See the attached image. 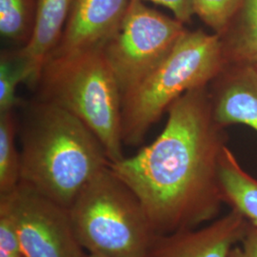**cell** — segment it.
I'll list each match as a JSON object with an SVG mask.
<instances>
[{
	"instance_id": "obj_7",
	"label": "cell",
	"mask_w": 257,
	"mask_h": 257,
	"mask_svg": "<svg viewBox=\"0 0 257 257\" xmlns=\"http://www.w3.org/2000/svg\"><path fill=\"white\" fill-rule=\"evenodd\" d=\"M0 213L12 221L24 257H87L69 209L26 184L0 195Z\"/></svg>"
},
{
	"instance_id": "obj_19",
	"label": "cell",
	"mask_w": 257,
	"mask_h": 257,
	"mask_svg": "<svg viewBox=\"0 0 257 257\" xmlns=\"http://www.w3.org/2000/svg\"><path fill=\"white\" fill-rule=\"evenodd\" d=\"M138 1H150L158 5L164 6L171 10L175 19L181 22H189L194 15L193 0H138Z\"/></svg>"
},
{
	"instance_id": "obj_16",
	"label": "cell",
	"mask_w": 257,
	"mask_h": 257,
	"mask_svg": "<svg viewBox=\"0 0 257 257\" xmlns=\"http://www.w3.org/2000/svg\"><path fill=\"white\" fill-rule=\"evenodd\" d=\"M242 0H193V11L217 33L228 25Z\"/></svg>"
},
{
	"instance_id": "obj_6",
	"label": "cell",
	"mask_w": 257,
	"mask_h": 257,
	"mask_svg": "<svg viewBox=\"0 0 257 257\" xmlns=\"http://www.w3.org/2000/svg\"><path fill=\"white\" fill-rule=\"evenodd\" d=\"M185 32L178 19L131 0L120 27L102 49L122 97L165 60Z\"/></svg>"
},
{
	"instance_id": "obj_22",
	"label": "cell",
	"mask_w": 257,
	"mask_h": 257,
	"mask_svg": "<svg viewBox=\"0 0 257 257\" xmlns=\"http://www.w3.org/2000/svg\"><path fill=\"white\" fill-rule=\"evenodd\" d=\"M19 257H24V255H21V256H19Z\"/></svg>"
},
{
	"instance_id": "obj_18",
	"label": "cell",
	"mask_w": 257,
	"mask_h": 257,
	"mask_svg": "<svg viewBox=\"0 0 257 257\" xmlns=\"http://www.w3.org/2000/svg\"><path fill=\"white\" fill-rule=\"evenodd\" d=\"M23 255L19 235L12 221L0 213V257Z\"/></svg>"
},
{
	"instance_id": "obj_10",
	"label": "cell",
	"mask_w": 257,
	"mask_h": 257,
	"mask_svg": "<svg viewBox=\"0 0 257 257\" xmlns=\"http://www.w3.org/2000/svg\"><path fill=\"white\" fill-rule=\"evenodd\" d=\"M73 0H37L36 26L27 46L19 49L30 70V86H37L42 69L62 37Z\"/></svg>"
},
{
	"instance_id": "obj_3",
	"label": "cell",
	"mask_w": 257,
	"mask_h": 257,
	"mask_svg": "<svg viewBox=\"0 0 257 257\" xmlns=\"http://www.w3.org/2000/svg\"><path fill=\"white\" fill-rule=\"evenodd\" d=\"M37 85L41 100L70 111L92 131L110 163L125 157L122 95L102 50L48 59Z\"/></svg>"
},
{
	"instance_id": "obj_11",
	"label": "cell",
	"mask_w": 257,
	"mask_h": 257,
	"mask_svg": "<svg viewBox=\"0 0 257 257\" xmlns=\"http://www.w3.org/2000/svg\"><path fill=\"white\" fill-rule=\"evenodd\" d=\"M221 125L240 123L257 132V72L248 69L221 92L213 112Z\"/></svg>"
},
{
	"instance_id": "obj_14",
	"label": "cell",
	"mask_w": 257,
	"mask_h": 257,
	"mask_svg": "<svg viewBox=\"0 0 257 257\" xmlns=\"http://www.w3.org/2000/svg\"><path fill=\"white\" fill-rule=\"evenodd\" d=\"M16 135L13 110L0 112V195L11 193L21 181V159Z\"/></svg>"
},
{
	"instance_id": "obj_17",
	"label": "cell",
	"mask_w": 257,
	"mask_h": 257,
	"mask_svg": "<svg viewBox=\"0 0 257 257\" xmlns=\"http://www.w3.org/2000/svg\"><path fill=\"white\" fill-rule=\"evenodd\" d=\"M243 16L239 45L241 53L257 60V0H242Z\"/></svg>"
},
{
	"instance_id": "obj_20",
	"label": "cell",
	"mask_w": 257,
	"mask_h": 257,
	"mask_svg": "<svg viewBox=\"0 0 257 257\" xmlns=\"http://www.w3.org/2000/svg\"><path fill=\"white\" fill-rule=\"evenodd\" d=\"M229 257H257V227L249 224L240 245L232 248Z\"/></svg>"
},
{
	"instance_id": "obj_8",
	"label": "cell",
	"mask_w": 257,
	"mask_h": 257,
	"mask_svg": "<svg viewBox=\"0 0 257 257\" xmlns=\"http://www.w3.org/2000/svg\"><path fill=\"white\" fill-rule=\"evenodd\" d=\"M248 227V221L231 209L200 227L156 234L147 257H229Z\"/></svg>"
},
{
	"instance_id": "obj_2",
	"label": "cell",
	"mask_w": 257,
	"mask_h": 257,
	"mask_svg": "<svg viewBox=\"0 0 257 257\" xmlns=\"http://www.w3.org/2000/svg\"><path fill=\"white\" fill-rule=\"evenodd\" d=\"M21 181L70 208L110 160L98 138L73 113L40 100L21 132Z\"/></svg>"
},
{
	"instance_id": "obj_4",
	"label": "cell",
	"mask_w": 257,
	"mask_h": 257,
	"mask_svg": "<svg viewBox=\"0 0 257 257\" xmlns=\"http://www.w3.org/2000/svg\"><path fill=\"white\" fill-rule=\"evenodd\" d=\"M74 232L89 253L147 257L156 232L137 195L110 170H102L69 208Z\"/></svg>"
},
{
	"instance_id": "obj_5",
	"label": "cell",
	"mask_w": 257,
	"mask_h": 257,
	"mask_svg": "<svg viewBox=\"0 0 257 257\" xmlns=\"http://www.w3.org/2000/svg\"><path fill=\"white\" fill-rule=\"evenodd\" d=\"M220 61L218 36L186 31L165 60L122 97L123 143L139 145L163 111L186 92L200 89Z\"/></svg>"
},
{
	"instance_id": "obj_15",
	"label": "cell",
	"mask_w": 257,
	"mask_h": 257,
	"mask_svg": "<svg viewBox=\"0 0 257 257\" xmlns=\"http://www.w3.org/2000/svg\"><path fill=\"white\" fill-rule=\"evenodd\" d=\"M30 70L19 49L3 51L0 58V112L12 111L20 104L17 89L20 83L30 82Z\"/></svg>"
},
{
	"instance_id": "obj_12",
	"label": "cell",
	"mask_w": 257,
	"mask_h": 257,
	"mask_svg": "<svg viewBox=\"0 0 257 257\" xmlns=\"http://www.w3.org/2000/svg\"><path fill=\"white\" fill-rule=\"evenodd\" d=\"M218 178L224 203L257 227V180L242 169L226 146L219 157Z\"/></svg>"
},
{
	"instance_id": "obj_9",
	"label": "cell",
	"mask_w": 257,
	"mask_h": 257,
	"mask_svg": "<svg viewBox=\"0 0 257 257\" xmlns=\"http://www.w3.org/2000/svg\"><path fill=\"white\" fill-rule=\"evenodd\" d=\"M131 0H73L66 26L50 58L102 50L120 27Z\"/></svg>"
},
{
	"instance_id": "obj_13",
	"label": "cell",
	"mask_w": 257,
	"mask_h": 257,
	"mask_svg": "<svg viewBox=\"0 0 257 257\" xmlns=\"http://www.w3.org/2000/svg\"><path fill=\"white\" fill-rule=\"evenodd\" d=\"M37 0H0V35L2 39L22 49L33 37Z\"/></svg>"
},
{
	"instance_id": "obj_1",
	"label": "cell",
	"mask_w": 257,
	"mask_h": 257,
	"mask_svg": "<svg viewBox=\"0 0 257 257\" xmlns=\"http://www.w3.org/2000/svg\"><path fill=\"white\" fill-rule=\"evenodd\" d=\"M223 147L196 89L170 106L153 143L109 166L137 195L156 234H166L218 217L225 204L218 178Z\"/></svg>"
},
{
	"instance_id": "obj_21",
	"label": "cell",
	"mask_w": 257,
	"mask_h": 257,
	"mask_svg": "<svg viewBox=\"0 0 257 257\" xmlns=\"http://www.w3.org/2000/svg\"><path fill=\"white\" fill-rule=\"evenodd\" d=\"M87 257H107L103 256V255H99V254H94V253H89Z\"/></svg>"
}]
</instances>
